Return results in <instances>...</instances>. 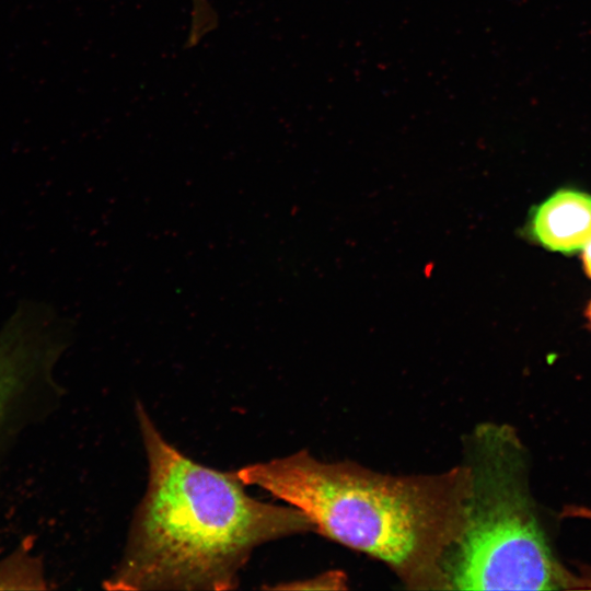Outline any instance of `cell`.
<instances>
[{
  "label": "cell",
  "mask_w": 591,
  "mask_h": 591,
  "mask_svg": "<svg viewBox=\"0 0 591 591\" xmlns=\"http://www.w3.org/2000/svg\"><path fill=\"white\" fill-rule=\"evenodd\" d=\"M148 486L134 514L123 556L104 581L108 590H232L253 551L314 532L292 506L259 501L234 472L184 455L160 432L140 402Z\"/></svg>",
  "instance_id": "obj_1"
},
{
  "label": "cell",
  "mask_w": 591,
  "mask_h": 591,
  "mask_svg": "<svg viewBox=\"0 0 591 591\" xmlns=\"http://www.w3.org/2000/svg\"><path fill=\"white\" fill-rule=\"evenodd\" d=\"M236 473L245 485L302 511L315 533L384 564L406 589L449 590L448 561L466 521L465 463L394 475L300 450Z\"/></svg>",
  "instance_id": "obj_2"
},
{
  "label": "cell",
  "mask_w": 591,
  "mask_h": 591,
  "mask_svg": "<svg viewBox=\"0 0 591 591\" xmlns=\"http://www.w3.org/2000/svg\"><path fill=\"white\" fill-rule=\"evenodd\" d=\"M471 475L464 531L447 566L449 590L584 588L554 556L521 484L520 447L506 426L464 441Z\"/></svg>",
  "instance_id": "obj_3"
},
{
  "label": "cell",
  "mask_w": 591,
  "mask_h": 591,
  "mask_svg": "<svg viewBox=\"0 0 591 591\" xmlns=\"http://www.w3.org/2000/svg\"><path fill=\"white\" fill-rule=\"evenodd\" d=\"M68 328L47 305L25 301L0 328V494L19 444L58 407L55 366Z\"/></svg>",
  "instance_id": "obj_4"
},
{
  "label": "cell",
  "mask_w": 591,
  "mask_h": 591,
  "mask_svg": "<svg viewBox=\"0 0 591 591\" xmlns=\"http://www.w3.org/2000/svg\"><path fill=\"white\" fill-rule=\"evenodd\" d=\"M526 233L555 253L582 251L591 241V194L567 187L555 190L531 210Z\"/></svg>",
  "instance_id": "obj_5"
},
{
  "label": "cell",
  "mask_w": 591,
  "mask_h": 591,
  "mask_svg": "<svg viewBox=\"0 0 591 591\" xmlns=\"http://www.w3.org/2000/svg\"><path fill=\"white\" fill-rule=\"evenodd\" d=\"M0 588H47L42 559L32 553L31 546L22 543L19 548L0 560Z\"/></svg>",
  "instance_id": "obj_6"
},
{
  "label": "cell",
  "mask_w": 591,
  "mask_h": 591,
  "mask_svg": "<svg viewBox=\"0 0 591 591\" xmlns=\"http://www.w3.org/2000/svg\"><path fill=\"white\" fill-rule=\"evenodd\" d=\"M217 25V13L210 0H192L190 25L186 47H194Z\"/></svg>",
  "instance_id": "obj_7"
},
{
  "label": "cell",
  "mask_w": 591,
  "mask_h": 591,
  "mask_svg": "<svg viewBox=\"0 0 591 591\" xmlns=\"http://www.w3.org/2000/svg\"><path fill=\"white\" fill-rule=\"evenodd\" d=\"M347 578L344 572L328 571L303 581L276 587L277 589H345Z\"/></svg>",
  "instance_id": "obj_8"
},
{
  "label": "cell",
  "mask_w": 591,
  "mask_h": 591,
  "mask_svg": "<svg viewBox=\"0 0 591 591\" xmlns=\"http://www.w3.org/2000/svg\"><path fill=\"white\" fill-rule=\"evenodd\" d=\"M582 267L586 275L591 279V241L582 250Z\"/></svg>",
  "instance_id": "obj_9"
},
{
  "label": "cell",
  "mask_w": 591,
  "mask_h": 591,
  "mask_svg": "<svg viewBox=\"0 0 591 591\" xmlns=\"http://www.w3.org/2000/svg\"><path fill=\"white\" fill-rule=\"evenodd\" d=\"M577 515L579 518L591 520V509L586 508V507H579L577 509Z\"/></svg>",
  "instance_id": "obj_10"
},
{
  "label": "cell",
  "mask_w": 591,
  "mask_h": 591,
  "mask_svg": "<svg viewBox=\"0 0 591 591\" xmlns=\"http://www.w3.org/2000/svg\"><path fill=\"white\" fill-rule=\"evenodd\" d=\"M586 317L591 326V299L586 308Z\"/></svg>",
  "instance_id": "obj_11"
}]
</instances>
